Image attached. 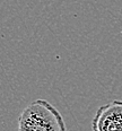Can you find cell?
Listing matches in <instances>:
<instances>
[{
  "instance_id": "1",
  "label": "cell",
  "mask_w": 122,
  "mask_h": 131,
  "mask_svg": "<svg viewBox=\"0 0 122 131\" xmlns=\"http://www.w3.org/2000/svg\"><path fill=\"white\" fill-rule=\"evenodd\" d=\"M18 131H67L61 113L45 100H35L18 118Z\"/></svg>"
},
{
  "instance_id": "2",
  "label": "cell",
  "mask_w": 122,
  "mask_h": 131,
  "mask_svg": "<svg viewBox=\"0 0 122 131\" xmlns=\"http://www.w3.org/2000/svg\"><path fill=\"white\" fill-rule=\"evenodd\" d=\"M93 131H122V101L99 106L92 120Z\"/></svg>"
}]
</instances>
